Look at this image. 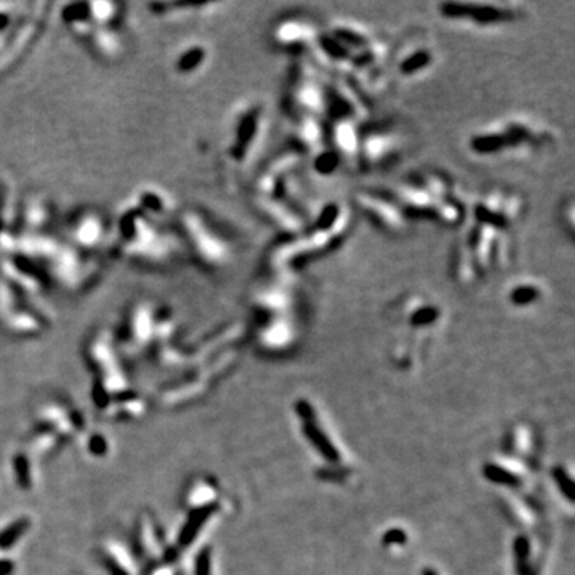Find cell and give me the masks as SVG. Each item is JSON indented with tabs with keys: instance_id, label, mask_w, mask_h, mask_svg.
Returning <instances> with one entry per match:
<instances>
[{
	"instance_id": "6da1fadb",
	"label": "cell",
	"mask_w": 575,
	"mask_h": 575,
	"mask_svg": "<svg viewBox=\"0 0 575 575\" xmlns=\"http://www.w3.org/2000/svg\"><path fill=\"white\" fill-rule=\"evenodd\" d=\"M350 225V208L341 202L323 205L302 232L283 237L267 251V275L294 276L310 261L328 256L342 245Z\"/></svg>"
},
{
	"instance_id": "7a4b0ae2",
	"label": "cell",
	"mask_w": 575,
	"mask_h": 575,
	"mask_svg": "<svg viewBox=\"0 0 575 575\" xmlns=\"http://www.w3.org/2000/svg\"><path fill=\"white\" fill-rule=\"evenodd\" d=\"M297 149L281 152L261 169L254 181V205L285 237L302 232L312 214L302 208L297 197V173L304 163Z\"/></svg>"
},
{
	"instance_id": "3957f363",
	"label": "cell",
	"mask_w": 575,
	"mask_h": 575,
	"mask_svg": "<svg viewBox=\"0 0 575 575\" xmlns=\"http://www.w3.org/2000/svg\"><path fill=\"white\" fill-rule=\"evenodd\" d=\"M411 218H424L444 227H459L466 203L449 174L440 169H417L399 179L388 191Z\"/></svg>"
},
{
	"instance_id": "277c9868",
	"label": "cell",
	"mask_w": 575,
	"mask_h": 575,
	"mask_svg": "<svg viewBox=\"0 0 575 575\" xmlns=\"http://www.w3.org/2000/svg\"><path fill=\"white\" fill-rule=\"evenodd\" d=\"M556 133L547 123L527 115H510L476 128L465 147L481 160H522L550 149Z\"/></svg>"
},
{
	"instance_id": "5b68a950",
	"label": "cell",
	"mask_w": 575,
	"mask_h": 575,
	"mask_svg": "<svg viewBox=\"0 0 575 575\" xmlns=\"http://www.w3.org/2000/svg\"><path fill=\"white\" fill-rule=\"evenodd\" d=\"M269 130V111L261 100L238 106L230 117L224 136L223 160L230 176H240L256 162Z\"/></svg>"
},
{
	"instance_id": "8992f818",
	"label": "cell",
	"mask_w": 575,
	"mask_h": 575,
	"mask_svg": "<svg viewBox=\"0 0 575 575\" xmlns=\"http://www.w3.org/2000/svg\"><path fill=\"white\" fill-rule=\"evenodd\" d=\"M68 28L101 58H117L123 50L120 5L111 2L70 5L63 13Z\"/></svg>"
},
{
	"instance_id": "52a82bcc",
	"label": "cell",
	"mask_w": 575,
	"mask_h": 575,
	"mask_svg": "<svg viewBox=\"0 0 575 575\" xmlns=\"http://www.w3.org/2000/svg\"><path fill=\"white\" fill-rule=\"evenodd\" d=\"M182 230L192 254L208 269L219 270L234 259L232 240L209 216L187 213L182 219Z\"/></svg>"
},
{
	"instance_id": "ba28073f",
	"label": "cell",
	"mask_w": 575,
	"mask_h": 575,
	"mask_svg": "<svg viewBox=\"0 0 575 575\" xmlns=\"http://www.w3.org/2000/svg\"><path fill=\"white\" fill-rule=\"evenodd\" d=\"M406 135L397 122L366 123L359 135L357 168L382 171L399 160L406 149Z\"/></svg>"
},
{
	"instance_id": "9c48e42d",
	"label": "cell",
	"mask_w": 575,
	"mask_h": 575,
	"mask_svg": "<svg viewBox=\"0 0 575 575\" xmlns=\"http://www.w3.org/2000/svg\"><path fill=\"white\" fill-rule=\"evenodd\" d=\"M438 17L446 23L491 29L513 24L525 17V5L515 2H443Z\"/></svg>"
},
{
	"instance_id": "30bf717a",
	"label": "cell",
	"mask_w": 575,
	"mask_h": 575,
	"mask_svg": "<svg viewBox=\"0 0 575 575\" xmlns=\"http://www.w3.org/2000/svg\"><path fill=\"white\" fill-rule=\"evenodd\" d=\"M526 211L525 195L510 187H491L476 195L466 214L484 223L499 225L502 229L511 230L520 223Z\"/></svg>"
},
{
	"instance_id": "8fae6325",
	"label": "cell",
	"mask_w": 575,
	"mask_h": 575,
	"mask_svg": "<svg viewBox=\"0 0 575 575\" xmlns=\"http://www.w3.org/2000/svg\"><path fill=\"white\" fill-rule=\"evenodd\" d=\"M436 48L433 40L425 30H411L390 50L388 72L399 80H415L435 68Z\"/></svg>"
},
{
	"instance_id": "7c38bea8",
	"label": "cell",
	"mask_w": 575,
	"mask_h": 575,
	"mask_svg": "<svg viewBox=\"0 0 575 575\" xmlns=\"http://www.w3.org/2000/svg\"><path fill=\"white\" fill-rule=\"evenodd\" d=\"M353 205L369 223L387 235L399 237L408 234L413 225V218L388 191L361 189L353 195Z\"/></svg>"
},
{
	"instance_id": "4fadbf2b",
	"label": "cell",
	"mask_w": 575,
	"mask_h": 575,
	"mask_svg": "<svg viewBox=\"0 0 575 575\" xmlns=\"http://www.w3.org/2000/svg\"><path fill=\"white\" fill-rule=\"evenodd\" d=\"M321 28L302 13H286L270 29V42L276 50L294 56L312 55Z\"/></svg>"
},
{
	"instance_id": "5bb4252c",
	"label": "cell",
	"mask_w": 575,
	"mask_h": 575,
	"mask_svg": "<svg viewBox=\"0 0 575 575\" xmlns=\"http://www.w3.org/2000/svg\"><path fill=\"white\" fill-rule=\"evenodd\" d=\"M392 310L398 323L419 331L435 328L443 315L438 302L425 294L404 296L395 302Z\"/></svg>"
},
{
	"instance_id": "9a60e30c",
	"label": "cell",
	"mask_w": 575,
	"mask_h": 575,
	"mask_svg": "<svg viewBox=\"0 0 575 575\" xmlns=\"http://www.w3.org/2000/svg\"><path fill=\"white\" fill-rule=\"evenodd\" d=\"M547 294V286L536 276H518L505 290V299L515 309H527L540 302Z\"/></svg>"
},
{
	"instance_id": "2e32d148",
	"label": "cell",
	"mask_w": 575,
	"mask_h": 575,
	"mask_svg": "<svg viewBox=\"0 0 575 575\" xmlns=\"http://www.w3.org/2000/svg\"><path fill=\"white\" fill-rule=\"evenodd\" d=\"M69 234L77 245L82 246H96L104 240V223L101 216L95 213H85L72 218L69 225Z\"/></svg>"
},
{
	"instance_id": "e0dca14e",
	"label": "cell",
	"mask_w": 575,
	"mask_h": 575,
	"mask_svg": "<svg viewBox=\"0 0 575 575\" xmlns=\"http://www.w3.org/2000/svg\"><path fill=\"white\" fill-rule=\"evenodd\" d=\"M209 50L203 44H189L187 47L178 50L174 58V70L179 75L187 77L202 72L208 64Z\"/></svg>"
},
{
	"instance_id": "ac0fdd59",
	"label": "cell",
	"mask_w": 575,
	"mask_h": 575,
	"mask_svg": "<svg viewBox=\"0 0 575 575\" xmlns=\"http://www.w3.org/2000/svg\"><path fill=\"white\" fill-rule=\"evenodd\" d=\"M561 219H563V227L566 229V232L574 238V198L572 195H569L566 202L563 203L561 208Z\"/></svg>"
}]
</instances>
